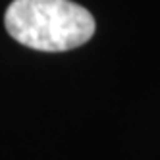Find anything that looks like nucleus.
<instances>
[{"instance_id":"1","label":"nucleus","mask_w":160,"mask_h":160,"mask_svg":"<svg viewBox=\"0 0 160 160\" xmlns=\"http://www.w3.org/2000/svg\"><path fill=\"white\" fill-rule=\"evenodd\" d=\"M4 25L19 44L42 52L77 48L95 33L91 12L72 0H14Z\"/></svg>"}]
</instances>
